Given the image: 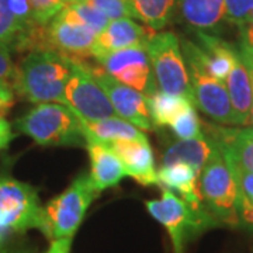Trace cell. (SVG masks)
I'll return each mask as SVG.
<instances>
[{
    "label": "cell",
    "mask_w": 253,
    "mask_h": 253,
    "mask_svg": "<svg viewBox=\"0 0 253 253\" xmlns=\"http://www.w3.org/2000/svg\"><path fill=\"white\" fill-rule=\"evenodd\" d=\"M71 76V56L52 49L28 52L16 66L11 87L34 104L65 101V86Z\"/></svg>",
    "instance_id": "obj_1"
},
{
    "label": "cell",
    "mask_w": 253,
    "mask_h": 253,
    "mask_svg": "<svg viewBox=\"0 0 253 253\" xmlns=\"http://www.w3.org/2000/svg\"><path fill=\"white\" fill-rule=\"evenodd\" d=\"M16 128L42 146H86L79 117L61 103H41L16 121Z\"/></svg>",
    "instance_id": "obj_2"
},
{
    "label": "cell",
    "mask_w": 253,
    "mask_h": 253,
    "mask_svg": "<svg viewBox=\"0 0 253 253\" xmlns=\"http://www.w3.org/2000/svg\"><path fill=\"white\" fill-rule=\"evenodd\" d=\"M38 229L48 236L44 207L37 190L24 181L0 177V245L11 232Z\"/></svg>",
    "instance_id": "obj_3"
},
{
    "label": "cell",
    "mask_w": 253,
    "mask_h": 253,
    "mask_svg": "<svg viewBox=\"0 0 253 253\" xmlns=\"http://www.w3.org/2000/svg\"><path fill=\"white\" fill-rule=\"evenodd\" d=\"M199 180L204 206L214 219L226 225H238L241 222L238 214L239 189L218 145L200 173Z\"/></svg>",
    "instance_id": "obj_4"
},
{
    "label": "cell",
    "mask_w": 253,
    "mask_h": 253,
    "mask_svg": "<svg viewBox=\"0 0 253 253\" xmlns=\"http://www.w3.org/2000/svg\"><path fill=\"white\" fill-rule=\"evenodd\" d=\"M145 49L151 61L158 89L194 103L189 71L179 38L170 31L154 33Z\"/></svg>",
    "instance_id": "obj_5"
},
{
    "label": "cell",
    "mask_w": 253,
    "mask_h": 253,
    "mask_svg": "<svg viewBox=\"0 0 253 253\" xmlns=\"http://www.w3.org/2000/svg\"><path fill=\"white\" fill-rule=\"evenodd\" d=\"M97 196L99 191L91 184L89 173L79 174L68 189L54 197L44 207L48 225L46 238L52 241L73 238L91 201Z\"/></svg>",
    "instance_id": "obj_6"
},
{
    "label": "cell",
    "mask_w": 253,
    "mask_h": 253,
    "mask_svg": "<svg viewBox=\"0 0 253 253\" xmlns=\"http://www.w3.org/2000/svg\"><path fill=\"white\" fill-rule=\"evenodd\" d=\"M145 206L148 212L168 231L174 253H183L190 236L217 222L212 217L196 214L184 200L170 190L162 189L161 199L149 200Z\"/></svg>",
    "instance_id": "obj_7"
},
{
    "label": "cell",
    "mask_w": 253,
    "mask_h": 253,
    "mask_svg": "<svg viewBox=\"0 0 253 253\" xmlns=\"http://www.w3.org/2000/svg\"><path fill=\"white\" fill-rule=\"evenodd\" d=\"M65 101L78 117L99 121L117 116L109 97L91 73V65L71 56V76L65 86Z\"/></svg>",
    "instance_id": "obj_8"
},
{
    "label": "cell",
    "mask_w": 253,
    "mask_h": 253,
    "mask_svg": "<svg viewBox=\"0 0 253 253\" xmlns=\"http://www.w3.org/2000/svg\"><path fill=\"white\" fill-rule=\"evenodd\" d=\"M99 66L118 82L124 83L146 97L158 89L148 52L145 46L126 48L96 59Z\"/></svg>",
    "instance_id": "obj_9"
},
{
    "label": "cell",
    "mask_w": 253,
    "mask_h": 253,
    "mask_svg": "<svg viewBox=\"0 0 253 253\" xmlns=\"http://www.w3.org/2000/svg\"><path fill=\"white\" fill-rule=\"evenodd\" d=\"M183 56L189 71L194 106L218 124L235 126L234 110L225 83L211 78L190 55L183 54Z\"/></svg>",
    "instance_id": "obj_10"
},
{
    "label": "cell",
    "mask_w": 253,
    "mask_h": 253,
    "mask_svg": "<svg viewBox=\"0 0 253 253\" xmlns=\"http://www.w3.org/2000/svg\"><path fill=\"white\" fill-rule=\"evenodd\" d=\"M96 38L97 34L75 17L66 6L45 26L48 49L75 58L90 56Z\"/></svg>",
    "instance_id": "obj_11"
},
{
    "label": "cell",
    "mask_w": 253,
    "mask_h": 253,
    "mask_svg": "<svg viewBox=\"0 0 253 253\" xmlns=\"http://www.w3.org/2000/svg\"><path fill=\"white\" fill-rule=\"evenodd\" d=\"M91 73L100 87L106 93V96L109 97L118 117L135 126L141 131L154 129L145 94L114 79L100 66H91Z\"/></svg>",
    "instance_id": "obj_12"
},
{
    "label": "cell",
    "mask_w": 253,
    "mask_h": 253,
    "mask_svg": "<svg viewBox=\"0 0 253 253\" xmlns=\"http://www.w3.org/2000/svg\"><path fill=\"white\" fill-rule=\"evenodd\" d=\"M155 31L134 21V18H117L111 20L107 27L100 33L93 48L90 56L97 59L103 55L111 54L116 51L145 46L148 40Z\"/></svg>",
    "instance_id": "obj_13"
},
{
    "label": "cell",
    "mask_w": 253,
    "mask_h": 253,
    "mask_svg": "<svg viewBox=\"0 0 253 253\" xmlns=\"http://www.w3.org/2000/svg\"><path fill=\"white\" fill-rule=\"evenodd\" d=\"M121 161L126 176H131L142 186L158 184V172L155 170L154 152L148 138L121 139L106 144Z\"/></svg>",
    "instance_id": "obj_14"
},
{
    "label": "cell",
    "mask_w": 253,
    "mask_h": 253,
    "mask_svg": "<svg viewBox=\"0 0 253 253\" xmlns=\"http://www.w3.org/2000/svg\"><path fill=\"white\" fill-rule=\"evenodd\" d=\"M199 176V173L189 165L173 163L169 166H161L158 172V184H161L162 189L174 190V193H177V196L184 200L196 214L212 217L201 197Z\"/></svg>",
    "instance_id": "obj_15"
},
{
    "label": "cell",
    "mask_w": 253,
    "mask_h": 253,
    "mask_svg": "<svg viewBox=\"0 0 253 253\" xmlns=\"http://www.w3.org/2000/svg\"><path fill=\"white\" fill-rule=\"evenodd\" d=\"M206 134L222 151L228 163L253 172V126L252 128H222L204 124Z\"/></svg>",
    "instance_id": "obj_16"
},
{
    "label": "cell",
    "mask_w": 253,
    "mask_h": 253,
    "mask_svg": "<svg viewBox=\"0 0 253 253\" xmlns=\"http://www.w3.org/2000/svg\"><path fill=\"white\" fill-rule=\"evenodd\" d=\"M86 149L90 158V177L91 184L97 191L117 186L126 176V169L118 156L106 144L87 142Z\"/></svg>",
    "instance_id": "obj_17"
},
{
    "label": "cell",
    "mask_w": 253,
    "mask_h": 253,
    "mask_svg": "<svg viewBox=\"0 0 253 253\" xmlns=\"http://www.w3.org/2000/svg\"><path fill=\"white\" fill-rule=\"evenodd\" d=\"M226 90L234 110L235 126H246L251 123V110H252V79L248 68L245 66L241 55L238 52L235 63L225 81Z\"/></svg>",
    "instance_id": "obj_18"
},
{
    "label": "cell",
    "mask_w": 253,
    "mask_h": 253,
    "mask_svg": "<svg viewBox=\"0 0 253 253\" xmlns=\"http://www.w3.org/2000/svg\"><path fill=\"white\" fill-rule=\"evenodd\" d=\"M215 149L217 144L204 134L191 139H177L162 155V166L186 163L200 174Z\"/></svg>",
    "instance_id": "obj_19"
},
{
    "label": "cell",
    "mask_w": 253,
    "mask_h": 253,
    "mask_svg": "<svg viewBox=\"0 0 253 253\" xmlns=\"http://www.w3.org/2000/svg\"><path fill=\"white\" fill-rule=\"evenodd\" d=\"M83 129L84 141L87 142H99L110 144L121 139H145L146 135L135 126L120 118L118 116L104 118L99 121H86L79 117Z\"/></svg>",
    "instance_id": "obj_20"
},
{
    "label": "cell",
    "mask_w": 253,
    "mask_h": 253,
    "mask_svg": "<svg viewBox=\"0 0 253 253\" xmlns=\"http://www.w3.org/2000/svg\"><path fill=\"white\" fill-rule=\"evenodd\" d=\"M184 23L197 31L215 30L225 16V0H177Z\"/></svg>",
    "instance_id": "obj_21"
},
{
    "label": "cell",
    "mask_w": 253,
    "mask_h": 253,
    "mask_svg": "<svg viewBox=\"0 0 253 253\" xmlns=\"http://www.w3.org/2000/svg\"><path fill=\"white\" fill-rule=\"evenodd\" d=\"M146 104L154 128L155 126L162 128V126H172L173 121L194 103L180 96L156 90L146 97Z\"/></svg>",
    "instance_id": "obj_22"
},
{
    "label": "cell",
    "mask_w": 253,
    "mask_h": 253,
    "mask_svg": "<svg viewBox=\"0 0 253 253\" xmlns=\"http://www.w3.org/2000/svg\"><path fill=\"white\" fill-rule=\"evenodd\" d=\"M136 18L154 31L165 28L177 10V0H129Z\"/></svg>",
    "instance_id": "obj_23"
},
{
    "label": "cell",
    "mask_w": 253,
    "mask_h": 253,
    "mask_svg": "<svg viewBox=\"0 0 253 253\" xmlns=\"http://www.w3.org/2000/svg\"><path fill=\"white\" fill-rule=\"evenodd\" d=\"M23 36V28L10 11L9 0H0V46H6L13 52Z\"/></svg>",
    "instance_id": "obj_24"
},
{
    "label": "cell",
    "mask_w": 253,
    "mask_h": 253,
    "mask_svg": "<svg viewBox=\"0 0 253 253\" xmlns=\"http://www.w3.org/2000/svg\"><path fill=\"white\" fill-rule=\"evenodd\" d=\"M170 128L174 132V135L177 136V139H191V138L203 135L201 123H200L194 104L184 110L180 116L173 121Z\"/></svg>",
    "instance_id": "obj_25"
},
{
    "label": "cell",
    "mask_w": 253,
    "mask_h": 253,
    "mask_svg": "<svg viewBox=\"0 0 253 253\" xmlns=\"http://www.w3.org/2000/svg\"><path fill=\"white\" fill-rule=\"evenodd\" d=\"M66 7L73 13V16L79 18L83 24H86L87 27L91 28L97 36L107 27L110 20L103 13H100L99 10L91 7L90 4H87L86 1H78L72 4H66Z\"/></svg>",
    "instance_id": "obj_26"
},
{
    "label": "cell",
    "mask_w": 253,
    "mask_h": 253,
    "mask_svg": "<svg viewBox=\"0 0 253 253\" xmlns=\"http://www.w3.org/2000/svg\"><path fill=\"white\" fill-rule=\"evenodd\" d=\"M99 10L106 17L111 20L117 18H136L135 11L129 0H82Z\"/></svg>",
    "instance_id": "obj_27"
},
{
    "label": "cell",
    "mask_w": 253,
    "mask_h": 253,
    "mask_svg": "<svg viewBox=\"0 0 253 253\" xmlns=\"http://www.w3.org/2000/svg\"><path fill=\"white\" fill-rule=\"evenodd\" d=\"M253 13V0H225L224 20L236 27H244Z\"/></svg>",
    "instance_id": "obj_28"
},
{
    "label": "cell",
    "mask_w": 253,
    "mask_h": 253,
    "mask_svg": "<svg viewBox=\"0 0 253 253\" xmlns=\"http://www.w3.org/2000/svg\"><path fill=\"white\" fill-rule=\"evenodd\" d=\"M38 26H46L65 7L63 0H28Z\"/></svg>",
    "instance_id": "obj_29"
},
{
    "label": "cell",
    "mask_w": 253,
    "mask_h": 253,
    "mask_svg": "<svg viewBox=\"0 0 253 253\" xmlns=\"http://www.w3.org/2000/svg\"><path fill=\"white\" fill-rule=\"evenodd\" d=\"M228 166L231 168V170L235 176L238 189L241 190L245 196L253 203V172L246 170L244 168H239V166L232 165V163H228Z\"/></svg>",
    "instance_id": "obj_30"
},
{
    "label": "cell",
    "mask_w": 253,
    "mask_h": 253,
    "mask_svg": "<svg viewBox=\"0 0 253 253\" xmlns=\"http://www.w3.org/2000/svg\"><path fill=\"white\" fill-rule=\"evenodd\" d=\"M14 72H16V65L11 59V51L6 46H0V81H11Z\"/></svg>",
    "instance_id": "obj_31"
},
{
    "label": "cell",
    "mask_w": 253,
    "mask_h": 253,
    "mask_svg": "<svg viewBox=\"0 0 253 253\" xmlns=\"http://www.w3.org/2000/svg\"><path fill=\"white\" fill-rule=\"evenodd\" d=\"M13 104H14V93L11 84H9V82L0 81V118H4L9 110L13 107Z\"/></svg>",
    "instance_id": "obj_32"
},
{
    "label": "cell",
    "mask_w": 253,
    "mask_h": 253,
    "mask_svg": "<svg viewBox=\"0 0 253 253\" xmlns=\"http://www.w3.org/2000/svg\"><path fill=\"white\" fill-rule=\"evenodd\" d=\"M238 214L239 221L249 226H253V203L239 190V201H238Z\"/></svg>",
    "instance_id": "obj_33"
},
{
    "label": "cell",
    "mask_w": 253,
    "mask_h": 253,
    "mask_svg": "<svg viewBox=\"0 0 253 253\" xmlns=\"http://www.w3.org/2000/svg\"><path fill=\"white\" fill-rule=\"evenodd\" d=\"M14 134L10 123L6 118H0V151L6 149L9 144L13 141Z\"/></svg>",
    "instance_id": "obj_34"
},
{
    "label": "cell",
    "mask_w": 253,
    "mask_h": 253,
    "mask_svg": "<svg viewBox=\"0 0 253 253\" xmlns=\"http://www.w3.org/2000/svg\"><path fill=\"white\" fill-rule=\"evenodd\" d=\"M71 246H72V238L54 239L46 253H71Z\"/></svg>",
    "instance_id": "obj_35"
},
{
    "label": "cell",
    "mask_w": 253,
    "mask_h": 253,
    "mask_svg": "<svg viewBox=\"0 0 253 253\" xmlns=\"http://www.w3.org/2000/svg\"><path fill=\"white\" fill-rule=\"evenodd\" d=\"M241 30V40L248 45L253 46V21H248Z\"/></svg>",
    "instance_id": "obj_36"
},
{
    "label": "cell",
    "mask_w": 253,
    "mask_h": 253,
    "mask_svg": "<svg viewBox=\"0 0 253 253\" xmlns=\"http://www.w3.org/2000/svg\"><path fill=\"white\" fill-rule=\"evenodd\" d=\"M251 75V73H249ZM251 79H252V90H253V75H251ZM251 123L253 124V97H252V110H251Z\"/></svg>",
    "instance_id": "obj_37"
},
{
    "label": "cell",
    "mask_w": 253,
    "mask_h": 253,
    "mask_svg": "<svg viewBox=\"0 0 253 253\" xmlns=\"http://www.w3.org/2000/svg\"><path fill=\"white\" fill-rule=\"evenodd\" d=\"M0 253H27V252H24V251H7V249H3V251H0Z\"/></svg>",
    "instance_id": "obj_38"
},
{
    "label": "cell",
    "mask_w": 253,
    "mask_h": 253,
    "mask_svg": "<svg viewBox=\"0 0 253 253\" xmlns=\"http://www.w3.org/2000/svg\"><path fill=\"white\" fill-rule=\"evenodd\" d=\"M78 1H82V0H63L65 6H66V4H72V3H78Z\"/></svg>",
    "instance_id": "obj_39"
}]
</instances>
